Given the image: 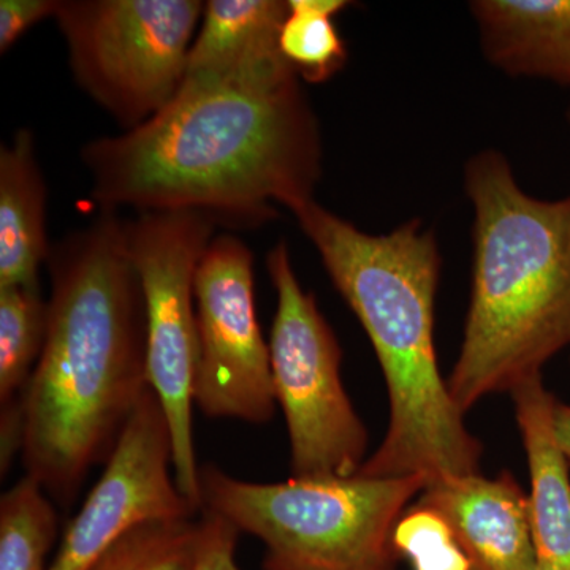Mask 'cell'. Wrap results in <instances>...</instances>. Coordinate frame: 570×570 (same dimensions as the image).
Segmentation results:
<instances>
[{
    "mask_svg": "<svg viewBox=\"0 0 570 570\" xmlns=\"http://www.w3.org/2000/svg\"><path fill=\"white\" fill-rule=\"evenodd\" d=\"M81 163L100 212L193 209L247 228L313 200L322 137L295 71L186 78L149 121L82 146Z\"/></svg>",
    "mask_w": 570,
    "mask_h": 570,
    "instance_id": "obj_1",
    "label": "cell"
},
{
    "mask_svg": "<svg viewBox=\"0 0 570 570\" xmlns=\"http://www.w3.org/2000/svg\"><path fill=\"white\" fill-rule=\"evenodd\" d=\"M48 332L21 400V461L69 508L107 464L148 385V324L127 220L99 216L51 246Z\"/></svg>",
    "mask_w": 570,
    "mask_h": 570,
    "instance_id": "obj_2",
    "label": "cell"
},
{
    "mask_svg": "<svg viewBox=\"0 0 570 570\" xmlns=\"http://www.w3.org/2000/svg\"><path fill=\"white\" fill-rule=\"evenodd\" d=\"M291 213L365 328L387 384V433L358 474L423 475L428 482L479 474L482 445L468 430L438 366L436 236L420 220L390 234H366L314 198Z\"/></svg>",
    "mask_w": 570,
    "mask_h": 570,
    "instance_id": "obj_3",
    "label": "cell"
},
{
    "mask_svg": "<svg viewBox=\"0 0 570 570\" xmlns=\"http://www.w3.org/2000/svg\"><path fill=\"white\" fill-rule=\"evenodd\" d=\"M464 189L474 208V275L448 387L466 414L542 376L570 346V197L528 195L497 151L469 160Z\"/></svg>",
    "mask_w": 570,
    "mask_h": 570,
    "instance_id": "obj_4",
    "label": "cell"
},
{
    "mask_svg": "<svg viewBox=\"0 0 570 570\" xmlns=\"http://www.w3.org/2000/svg\"><path fill=\"white\" fill-rule=\"evenodd\" d=\"M423 475L255 483L200 466L202 512L265 546V570H395L393 531Z\"/></svg>",
    "mask_w": 570,
    "mask_h": 570,
    "instance_id": "obj_5",
    "label": "cell"
},
{
    "mask_svg": "<svg viewBox=\"0 0 570 570\" xmlns=\"http://www.w3.org/2000/svg\"><path fill=\"white\" fill-rule=\"evenodd\" d=\"M200 0H59L71 75L124 130L175 99L204 14Z\"/></svg>",
    "mask_w": 570,
    "mask_h": 570,
    "instance_id": "obj_6",
    "label": "cell"
},
{
    "mask_svg": "<svg viewBox=\"0 0 570 570\" xmlns=\"http://www.w3.org/2000/svg\"><path fill=\"white\" fill-rule=\"evenodd\" d=\"M277 307L269 336L273 387L298 479L352 478L367 456V431L341 379V352L316 298L299 284L285 243L266 257Z\"/></svg>",
    "mask_w": 570,
    "mask_h": 570,
    "instance_id": "obj_7",
    "label": "cell"
},
{
    "mask_svg": "<svg viewBox=\"0 0 570 570\" xmlns=\"http://www.w3.org/2000/svg\"><path fill=\"white\" fill-rule=\"evenodd\" d=\"M217 225L209 214L193 209L140 213L127 220L148 324V385L170 426L176 485L200 510L193 422L198 344L194 284Z\"/></svg>",
    "mask_w": 570,
    "mask_h": 570,
    "instance_id": "obj_8",
    "label": "cell"
},
{
    "mask_svg": "<svg viewBox=\"0 0 570 570\" xmlns=\"http://www.w3.org/2000/svg\"><path fill=\"white\" fill-rule=\"evenodd\" d=\"M194 406L206 417L269 422L276 412L269 344L254 303V255L235 235L206 247L195 273Z\"/></svg>",
    "mask_w": 570,
    "mask_h": 570,
    "instance_id": "obj_9",
    "label": "cell"
},
{
    "mask_svg": "<svg viewBox=\"0 0 570 570\" xmlns=\"http://www.w3.org/2000/svg\"><path fill=\"white\" fill-rule=\"evenodd\" d=\"M200 512L176 485L170 426L159 397L148 389L105 464L102 478L63 532L48 570H88L135 528L195 519Z\"/></svg>",
    "mask_w": 570,
    "mask_h": 570,
    "instance_id": "obj_10",
    "label": "cell"
},
{
    "mask_svg": "<svg viewBox=\"0 0 570 570\" xmlns=\"http://www.w3.org/2000/svg\"><path fill=\"white\" fill-rule=\"evenodd\" d=\"M419 501L449 521L475 569H538L528 494L509 474L431 480Z\"/></svg>",
    "mask_w": 570,
    "mask_h": 570,
    "instance_id": "obj_11",
    "label": "cell"
},
{
    "mask_svg": "<svg viewBox=\"0 0 570 570\" xmlns=\"http://www.w3.org/2000/svg\"><path fill=\"white\" fill-rule=\"evenodd\" d=\"M510 395L530 468L528 504L538 568L570 570L569 460L554 436L558 401L542 376L521 382Z\"/></svg>",
    "mask_w": 570,
    "mask_h": 570,
    "instance_id": "obj_12",
    "label": "cell"
},
{
    "mask_svg": "<svg viewBox=\"0 0 570 570\" xmlns=\"http://www.w3.org/2000/svg\"><path fill=\"white\" fill-rule=\"evenodd\" d=\"M284 0H209L187 56L186 78H234L294 71L279 48Z\"/></svg>",
    "mask_w": 570,
    "mask_h": 570,
    "instance_id": "obj_13",
    "label": "cell"
},
{
    "mask_svg": "<svg viewBox=\"0 0 570 570\" xmlns=\"http://www.w3.org/2000/svg\"><path fill=\"white\" fill-rule=\"evenodd\" d=\"M471 10L493 66L570 88V0H478Z\"/></svg>",
    "mask_w": 570,
    "mask_h": 570,
    "instance_id": "obj_14",
    "label": "cell"
},
{
    "mask_svg": "<svg viewBox=\"0 0 570 570\" xmlns=\"http://www.w3.org/2000/svg\"><path fill=\"white\" fill-rule=\"evenodd\" d=\"M47 184L31 130L0 148V288L40 285L51 254L47 234Z\"/></svg>",
    "mask_w": 570,
    "mask_h": 570,
    "instance_id": "obj_15",
    "label": "cell"
},
{
    "mask_svg": "<svg viewBox=\"0 0 570 570\" xmlns=\"http://www.w3.org/2000/svg\"><path fill=\"white\" fill-rule=\"evenodd\" d=\"M48 332L40 285L0 288V409L21 404Z\"/></svg>",
    "mask_w": 570,
    "mask_h": 570,
    "instance_id": "obj_16",
    "label": "cell"
},
{
    "mask_svg": "<svg viewBox=\"0 0 570 570\" xmlns=\"http://www.w3.org/2000/svg\"><path fill=\"white\" fill-rule=\"evenodd\" d=\"M58 532L55 502L24 475L0 498V570H48Z\"/></svg>",
    "mask_w": 570,
    "mask_h": 570,
    "instance_id": "obj_17",
    "label": "cell"
},
{
    "mask_svg": "<svg viewBox=\"0 0 570 570\" xmlns=\"http://www.w3.org/2000/svg\"><path fill=\"white\" fill-rule=\"evenodd\" d=\"M288 13L279 48L299 80L328 81L347 61V48L333 18L346 10V0H287Z\"/></svg>",
    "mask_w": 570,
    "mask_h": 570,
    "instance_id": "obj_18",
    "label": "cell"
},
{
    "mask_svg": "<svg viewBox=\"0 0 570 570\" xmlns=\"http://www.w3.org/2000/svg\"><path fill=\"white\" fill-rule=\"evenodd\" d=\"M200 520L153 521L127 532L88 570H189Z\"/></svg>",
    "mask_w": 570,
    "mask_h": 570,
    "instance_id": "obj_19",
    "label": "cell"
},
{
    "mask_svg": "<svg viewBox=\"0 0 570 570\" xmlns=\"http://www.w3.org/2000/svg\"><path fill=\"white\" fill-rule=\"evenodd\" d=\"M392 542L412 570H478L449 521L420 501L397 521Z\"/></svg>",
    "mask_w": 570,
    "mask_h": 570,
    "instance_id": "obj_20",
    "label": "cell"
},
{
    "mask_svg": "<svg viewBox=\"0 0 570 570\" xmlns=\"http://www.w3.org/2000/svg\"><path fill=\"white\" fill-rule=\"evenodd\" d=\"M242 532L223 517L204 512L200 538L189 570H242L236 562V546Z\"/></svg>",
    "mask_w": 570,
    "mask_h": 570,
    "instance_id": "obj_21",
    "label": "cell"
},
{
    "mask_svg": "<svg viewBox=\"0 0 570 570\" xmlns=\"http://www.w3.org/2000/svg\"><path fill=\"white\" fill-rule=\"evenodd\" d=\"M59 0H2L0 2V51H9L14 41L45 18H55Z\"/></svg>",
    "mask_w": 570,
    "mask_h": 570,
    "instance_id": "obj_22",
    "label": "cell"
},
{
    "mask_svg": "<svg viewBox=\"0 0 570 570\" xmlns=\"http://www.w3.org/2000/svg\"><path fill=\"white\" fill-rule=\"evenodd\" d=\"M553 428L554 436H557L562 453H564L566 459L570 460V406L568 404L557 403Z\"/></svg>",
    "mask_w": 570,
    "mask_h": 570,
    "instance_id": "obj_23",
    "label": "cell"
},
{
    "mask_svg": "<svg viewBox=\"0 0 570 570\" xmlns=\"http://www.w3.org/2000/svg\"><path fill=\"white\" fill-rule=\"evenodd\" d=\"M569 121H570V108H569Z\"/></svg>",
    "mask_w": 570,
    "mask_h": 570,
    "instance_id": "obj_24",
    "label": "cell"
},
{
    "mask_svg": "<svg viewBox=\"0 0 570 570\" xmlns=\"http://www.w3.org/2000/svg\"><path fill=\"white\" fill-rule=\"evenodd\" d=\"M535 570H540V569L538 568V569H535Z\"/></svg>",
    "mask_w": 570,
    "mask_h": 570,
    "instance_id": "obj_25",
    "label": "cell"
}]
</instances>
